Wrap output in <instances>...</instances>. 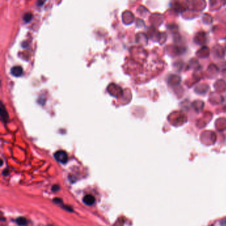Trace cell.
<instances>
[{"label": "cell", "mask_w": 226, "mask_h": 226, "mask_svg": "<svg viewBox=\"0 0 226 226\" xmlns=\"http://www.w3.org/2000/svg\"><path fill=\"white\" fill-rule=\"evenodd\" d=\"M32 18V14L31 13H25L23 16V19L25 22H29Z\"/></svg>", "instance_id": "8992f818"}, {"label": "cell", "mask_w": 226, "mask_h": 226, "mask_svg": "<svg viewBox=\"0 0 226 226\" xmlns=\"http://www.w3.org/2000/svg\"><path fill=\"white\" fill-rule=\"evenodd\" d=\"M11 73L14 76L19 77L23 75V70L22 67H20V66H15V67H13L11 68Z\"/></svg>", "instance_id": "7a4b0ae2"}, {"label": "cell", "mask_w": 226, "mask_h": 226, "mask_svg": "<svg viewBox=\"0 0 226 226\" xmlns=\"http://www.w3.org/2000/svg\"><path fill=\"white\" fill-rule=\"evenodd\" d=\"M1 118L3 119V121H4V122H7L9 117H8L7 111L6 110H5L4 105L3 104L1 105Z\"/></svg>", "instance_id": "277c9868"}, {"label": "cell", "mask_w": 226, "mask_h": 226, "mask_svg": "<svg viewBox=\"0 0 226 226\" xmlns=\"http://www.w3.org/2000/svg\"><path fill=\"white\" fill-rule=\"evenodd\" d=\"M16 222H17V224H18L20 226H24L27 224V219H25V217H19V218L17 219Z\"/></svg>", "instance_id": "5b68a950"}, {"label": "cell", "mask_w": 226, "mask_h": 226, "mask_svg": "<svg viewBox=\"0 0 226 226\" xmlns=\"http://www.w3.org/2000/svg\"><path fill=\"white\" fill-rule=\"evenodd\" d=\"M54 202L57 203V204H59V203H62V201L60 198H55L54 200Z\"/></svg>", "instance_id": "ba28073f"}, {"label": "cell", "mask_w": 226, "mask_h": 226, "mask_svg": "<svg viewBox=\"0 0 226 226\" xmlns=\"http://www.w3.org/2000/svg\"><path fill=\"white\" fill-rule=\"evenodd\" d=\"M83 202L88 206H91L95 202V198L92 195H86L83 198Z\"/></svg>", "instance_id": "3957f363"}, {"label": "cell", "mask_w": 226, "mask_h": 226, "mask_svg": "<svg viewBox=\"0 0 226 226\" xmlns=\"http://www.w3.org/2000/svg\"><path fill=\"white\" fill-rule=\"evenodd\" d=\"M54 158L57 161L61 163H66L68 161V155L63 151H59L54 153Z\"/></svg>", "instance_id": "6da1fadb"}, {"label": "cell", "mask_w": 226, "mask_h": 226, "mask_svg": "<svg viewBox=\"0 0 226 226\" xmlns=\"http://www.w3.org/2000/svg\"><path fill=\"white\" fill-rule=\"evenodd\" d=\"M59 190V187L58 185H54L53 187L52 188V190L53 192H56V191H58Z\"/></svg>", "instance_id": "52a82bcc"}, {"label": "cell", "mask_w": 226, "mask_h": 226, "mask_svg": "<svg viewBox=\"0 0 226 226\" xmlns=\"http://www.w3.org/2000/svg\"><path fill=\"white\" fill-rule=\"evenodd\" d=\"M211 226H214V225H211Z\"/></svg>", "instance_id": "9c48e42d"}]
</instances>
